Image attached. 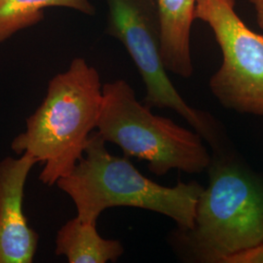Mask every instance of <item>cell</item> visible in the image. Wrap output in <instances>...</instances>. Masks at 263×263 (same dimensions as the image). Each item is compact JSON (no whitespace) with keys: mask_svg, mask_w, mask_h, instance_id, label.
I'll return each mask as SVG.
<instances>
[{"mask_svg":"<svg viewBox=\"0 0 263 263\" xmlns=\"http://www.w3.org/2000/svg\"><path fill=\"white\" fill-rule=\"evenodd\" d=\"M212 149L209 185L198 198L194 224L170 235L185 262L226 263L263 244V174L248 166L227 141Z\"/></svg>","mask_w":263,"mask_h":263,"instance_id":"6da1fadb","label":"cell"},{"mask_svg":"<svg viewBox=\"0 0 263 263\" xmlns=\"http://www.w3.org/2000/svg\"><path fill=\"white\" fill-rule=\"evenodd\" d=\"M103 101L98 70L83 58L48 84L43 102L26 120V131L11 143L16 154L28 153L44 167L39 180L48 186L66 177L84 156Z\"/></svg>","mask_w":263,"mask_h":263,"instance_id":"7a4b0ae2","label":"cell"},{"mask_svg":"<svg viewBox=\"0 0 263 263\" xmlns=\"http://www.w3.org/2000/svg\"><path fill=\"white\" fill-rule=\"evenodd\" d=\"M105 143L98 132L93 133L82 159L57 181L72 200L77 217L97 223L109 208H139L168 216L180 229L193 226L198 198L204 189L200 183L179 181L173 187L163 186L143 176L128 157L112 155Z\"/></svg>","mask_w":263,"mask_h":263,"instance_id":"3957f363","label":"cell"},{"mask_svg":"<svg viewBox=\"0 0 263 263\" xmlns=\"http://www.w3.org/2000/svg\"><path fill=\"white\" fill-rule=\"evenodd\" d=\"M151 109L137 100L125 80L108 82L103 85L96 129L106 142L119 146L126 157L146 161L148 170L158 177L172 170L189 175L207 171L212 155L203 138Z\"/></svg>","mask_w":263,"mask_h":263,"instance_id":"277c9868","label":"cell"},{"mask_svg":"<svg viewBox=\"0 0 263 263\" xmlns=\"http://www.w3.org/2000/svg\"><path fill=\"white\" fill-rule=\"evenodd\" d=\"M106 33L118 39L137 66L145 86L143 104L179 114L209 143L222 130L210 113L198 110L181 98L171 82L161 56V19L157 0H105Z\"/></svg>","mask_w":263,"mask_h":263,"instance_id":"5b68a950","label":"cell"},{"mask_svg":"<svg viewBox=\"0 0 263 263\" xmlns=\"http://www.w3.org/2000/svg\"><path fill=\"white\" fill-rule=\"evenodd\" d=\"M194 20L211 28L222 54L211 92L227 109L263 116V34L245 25L235 0H196Z\"/></svg>","mask_w":263,"mask_h":263,"instance_id":"8992f818","label":"cell"},{"mask_svg":"<svg viewBox=\"0 0 263 263\" xmlns=\"http://www.w3.org/2000/svg\"><path fill=\"white\" fill-rule=\"evenodd\" d=\"M35 164L28 153L0 161V263H31L36 254L39 235L23 209L27 179Z\"/></svg>","mask_w":263,"mask_h":263,"instance_id":"52a82bcc","label":"cell"},{"mask_svg":"<svg viewBox=\"0 0 263 263\" xmlns=\"http://www.w3.org/2000/svg\"><path fill=\"white\" fill-rule=\"evenodd\" d=\"M196 0H157L161 19V56L167 71L189 78L194 67L190 32Z\"/></svg>","mask_w":263,"mask_h":263,"instance_id":"ba28073f","label":"cell"},{"mask_svg":"<svg viewBox=\"0 0 263 263\" xmlns=\"http://www.w3.org/2000/svg\"><path fill=\"white\" fill-rule=\"evenodd\" d=\"M55 254L69 263L116 262L124 254L122 243L100 235L97 223L76 216L62 226L56 237Z\"/></svg>","mask_w":263,"mask_h":263,"instance_id":"9c48e42d","label":"cell"},{"mask_svg":"<svg viewBox=\"0 0 263 263\" xmlns=\"http://www.w3.org/2000/svg\"><path fill=\"white\" fill-rule=\"evenodd\" d=\"M51 7L95 14V6L89 0H0V44L20 30L38 24L44 18L43 10Z\"/></svg>","mask_w":263,"mask_h":263,"instance_id":"30bf717a","label":"cell"},{"mask_svg":"<svg viewBox=\"0 0 263 263\" xmlns=\"http://www.w3.org/2000/svg\"><path fill=\"white\" fill-rule=\"evenodd\" d=\"M226 263H263V244L230 256Z\"/></svg>","mask_w":263,"mask_h":263,"instance_id":"8fae6325","label":"cell"},{"mask_svg":"<svg viewBox=\"0 0 263 263\" xmlns=\"http://www.w3.org/2000/svg\"><path fill=\"white\" fill-rule=\"evenodd\" d=\"M252 5L254 6L255 14H256V21L259 28L263 30V0H249Z\"/></svg>","mask_w":263,"mask_h":263,"instance_id":"7c38bea8","label":"cell"}]
</instances>
